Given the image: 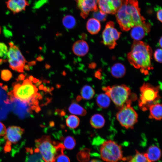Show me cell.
Returning a JSON list of instances; mask_svg holds the SVG:
<instances>
[{"label": "cell", "mask_w": 162, "mask_h": 162, "mask_svg": "<svg viewBox=\"0 0 162 162\" xmlns=\"http://www.w3.org/2000/svg\"><path fill=\"white\" fill-rule=\"evenodd\" d=\"M116 16L121 29L123 31H128L135 26L146 22L145 19L141 15L137 0H122L121 6Z\"/></svg>", "instance_id": "6da1fadb"}, {"label": "cell", "mask_w": 162, "mask_h": 162, "mask_svg": "<svg viewBox=\"0 0 162 162\" xmlns=\"http://www.w3.org/2000/svg\"><path fill=\"white\" fill-rule=\"evenodd\" d=\"M152 51L146 43L140 40H134L130 51L127 55L130 63L145 75L153 69L151 62Z\"/></svg>", "instance_id": "7a4b0ae2"}, {"label": "cell", "mask_w": 162, "mask_h": 162, "mask_svg": "<svg viewBox=\"0 0 162 162\" xmlns=\"http://www.w3.org/2000/svg\"><path fill=\"white\" fill-rule=\"evenodd\" d=\"M35 152L39 153L45 162H54L58 155L64 154L63 144L52 141L49 136H44L35 140Z\"/></svg>", "instance_id": "3957f363"}, {"label": "cell", "mask_w": 162, "mask_h": 162, "mask_svg": "<svg viewBox=\"0 0 162 162\" xmlns=\"http://www.w3.org/2000/svg\"><path fill=\"white\" fill-rule=\"evenodd\" d=\"M102 89L119 109L131 105L132 101L136 99V94L132 93L130 88L125 85L104 87Z\"/></svg>", "instance_id": "277c9868"}, {"label": "cell", "mask_w": 162, "mask_h": 162, "mask_svg": "<svg viewBox=\"0 0 162 162\" xmlns=\"http://www.w3.org/2000/svg\"><path fill=\"white\" fill-rule=\"evenodd\" d=\"M159 90V86L148 83H144L141 86L138 105L143 111L147 110L151 105L158 103L160 99Z\"/></svg>", "instance_id": "5b68a950"}, {"label": "cell", "mask_w": 162, "mask_h": 162, "mask_svg": "<svg viewBox=\"0 0 162 162\" xmlns=\"http://www.w3.org/2000/svg\"><path fill=\"white\" fill-rule=\"evenodd\" d=\"M38 88L28 79L24 80L22 83L14 85L10 92L16 98L24 103H29L37 95Z\"/></svg>", "instance_id": "8992f818"}, {"label": "cell", "mask_w": 162, "mask_h": 162, "mask_svg": "<svg viewBox=\"0 0 162 162\" xmlns=\"http://www.w3.org/2000/svg\"><path fill=\"white\" fill-rule=\"evenodd\" d=\"M100 152L101 159L107 162H118L123 157L121 146L111 140L103 142L100 148Z\"/></svg>", "instance_id": "52a82bcc"}, {"label": "cell", "mask_w": 162, "mask_h": 162, "mask_svg": "<svg viewBox=\"0 0 162 162\" xmlns=\"http://www.w3.org/2000/svg\"><path fill=\"white\" fill-rule=\"evenodd\" d=\"M131 105H128L119 109L116 118L121 126L126 129H133L137 123L138 115Z\"/></svg>", "instance_id": "ba28073f"}, {"label": "cell", "mask_w": 162, "mask_h": 162, "mask_svg": "<svg viewBox=\"0 0 162 162\" xmlns=\"http://www.w3.org/2000/svg\"><path fill=\"white\" fill-rule=\"evenodd\" d=\"M10 46L7 57L9 67L12 70L19 72H24V67L27 62L22 54L18 46L15 45L11 41L9 43Z\"/></svg>", "instance_id": "9c48e42d"}, {"label": "cell", "mask_w": 162, "mask_h": 162, "mask_svg": "<svg viewBox=\"0 0 162 162\" xmlns=\"http://www.w3.org/2000/svg\"><path fill=\"white\" fill-rule=\"evenodd\" d=\"M121 34L115 28L113 22H108L102 34L103 44L110 49H114L117 45L116 41L119 38Z\"/></svg>", "instance_id": "30bf717a"}, {"label": "cell", "mask_w": 162, "mask_h": 162, "mask_svg": "<svg viewBox=\"0 0 162 162\" xmlns=\"http://www.w3.org/2000/svg\"><path fill=\"white\" fill-rule=\"evenodd\" d=\"M122 0H98L99 10L106 14H115L121 7Z\"/></svg>", "instance_id": "8fae6325"}, {"label": "cell", "mask_w": 162, "mask_h": 162, "mask_svg": "<svg viewBox=\"0 0 162 162\" xmlns=\"http://www.w3.org/2000/svg\"><path fill=\"white\" fill-rule=\"evenodd\" d=\"M98 0H76L78 8L80 11V16L83 18H86L90 12L98 10Z\"/></svg>", "instance_id": "7c38bea8"}, {"label": "cell", "mask_w": 162, "mask_h": 162, "mask_svg": "<svg viewBox=\"0 0 162 162\" xmlns=\"http://www.w3.org/2000/svg\"><path fill=\"white\" fill-rule=\"evenodd\" d=\"M24 129L20 127L12 126L6 129L4 138L7 140V144L9 146L12 143H16L21 139L24 132Z\"/></svg>", "instance_id": "4fadbf2b"}, {"label": "cell", "mask_w": 162, "mask_h": 162, "mask_svg": "<svg viewBox=\"0 0 162 162\" xmlns=\"http://www.w3.org/2000/svg\"><path fill=\"white\" fill-rule=\"evenodd\" d=\"M150 24L146 22L144 24L135 26L131 28L130 36L135 40H140L150 31Z\"/></svg>", "instance_id": "5bb4252c"}, {"label": "cell", "mask_w": 162, "mask_h": 162, "mask_svg": "<svg viewBox=\"0 0 162 162\" xmlns=\"http://www.w3.org/2000/svg\"><path fill=\"white\" fill-rule=\"evenodd\" d=\"M6 3L7 8L14 14L25 10L29 5L27 0H7Z\"/></svg>", "instance_id": "9a60e30c"}, {"label": "cell", "mask_w": 162, "mask_h": 162, "mask_svg": "<svg viewBox=\"0 0 162 162\" xmlns=\"http://www.w3.org/2000/svg\"><path fill=\"white\" fill-rule=\"evenodd\" d=\"M72 49L75 55L79 56H82L88 53L89 47L86 41L83 40H80L74 44Z\"/></svg>", "instance_id": "2e32d148"}, {"label": "cell", "mask_w": 162, "mask_h": 162, "mask_svg": "<svg viewBox=\"0 0 162 162\" xmlns=\"http://www.w3.org/2000/svg\"><path fill=\"white\" fill-rule=\"evenodd\" d=\"M146 157L151 162H154L159 160L161 156V151L157 146L152 145L148 148L146 153Z\"/></svg>", "instance_id": "e0dca14e"}, {"label": "cell", "mask_w": 162, "mask_h": 162, "mask_svg": "<svg viewBox=\"0 0 162 162\" xmlns=\"http://www.w3.org/2000/svg\"><path fill=\"white\" fill-rule=\"evenodd\" d=\"M150 118L160 120L162 118V105L158 103L153 104L149 107Z\"/></svg>", "instance_id": "ac0fdd59"}, {"label": "cell", "mask_w": 162, "mask_h": 162, "mask_svg": "<svg viewBox=\"0 0 162 162\" xmlns=\"http://www.w3.org/2000/svg\"><path fill=\"white\" fill-rule=\"evenodd\" d=\"M88 31L92 34L98 33L101 28L100 21L93 18L88 20L86 25Z\"/></svg>", "instance_id": "d6986e66"}, {"label": "cell", "mask_w": 162, "mask_h": 162, "mask_svg": "<svg viewBox=\"0 0 162 162\" xmlns=\"http://www.w3.org/2000/svg\"><path fill=\"white\" fill-rule=\"evenodd\" d=\"M111 73L112 76L115 78H121L125 74L126 68L124 65L122 63H116L111 67Z\"/></svg>", "instance_id": "ffe728a7"}, {"label": "cell", "mask_w": 162, "mask_h": 162, "mask_svg": "<svg viewBox=\"0 0 162 162\" xmlns=\"http://www.w3.org/2000/svg\"><path fill=\"white\" fill-rule=\"evenodd\" d=\"M90 123L93 128L99 129L104 126L105 120L102 115L96 114L92 116L91 118Z\"/></svg>", "instance_id": "44dd1931"}, {"label": "cell", "mask_w": 162, "mask_h": 162, "mask_svg": "<svg viewBox=\"0 0 162 162\" xmlns=\"http://www.w3.org/2000/svg\"><path fill=\"white\" fill-rule=\"evenodd\" d=\"M110 98L105 93L99 94L96 100L98 105L102 108H107L110 104Z\"/></svg>", "instance_id": "7402d4cb"}, {"label": "cell", "mask_w": 162, "mask_h": 162, "mask_svg": "<svg viewBox=\"0 0 162 162\" xmlns=\"http://www.w3.org/2000/svg\"><path fill=\"white\" fill-rule=\"evenodd\" d=\"M68 110L72 114L82 116H85L87 113L84 108L76 102H73L70 104Z\"/></svg>", "instance_id": "603a6c76"}, {"label": "cell", "mask_w": 162, "mask_h": 162, "mask_svg": "<svg viewBox=\"0 0 162 162\" xmlns=\"http://www.w3.org/2000/svg\"><path fill=\"white\" fill-rule=\"evenodd\" d=\"M80 94L82 97L84 99L89 100L92 99L95 94L94 89L91 86L86 85L81 88Z\"/></svg>", "instance_id": "cb8c5ba5"}, {"label": "cell", "mask_w": 162, "mask_h": 162, "mask_svg": "<svg viewBox=\"0 0 162 162\" xmlns=\"http://www.w3.org/2000/svg\"><path fill=\"white\" fill-rule=\"evenodd\" d=\"M67 125L70 128L75 129L79 126L80 123L79 118L74 115H70L66 119Z\"/></svg>", "instance_id": "d4e9b609"}, {"label": "cell", "mask_w": 162, "mask_h": 162, "mask_svg": "<svg viewBox=\"0 0 162 162\" xmlns=\"http://www.w3.org/2000/svg\"><path fill=\"white\" fill-rule=\"evenodd\" d=\"M62 23L64 26L67 29H72L74 27L76 24L75 18L70 15H67L62 19Z\"/></svg>", "instance_id": "484cf974"}, {"label": "cell", "mask_w": 162, "mask_h": 162, "mask_svg": "<svg viewBox=\"0 0 162 162\" xmlns=\"http://www.w3.org/2000/svg\"><path fill=\"white\" fill-rule=\"evenodd\" d=\"M129 162H151L146 157L145 153L136 152L135 155L130 159Z\"/></svg>", "instance_id": "4316f807"}, {"label": "cell", "mask_w": 162, "mask_h": 162, "mask_svg": "<svg viewBox=\"0 0 162 162\" xmlns=\"http://www.w3.org/2000/svg\"><path fill=\"white\" fill-rule=\"evenodd\" d=\"M76 144L75 139L71 136H68L64 139L63 145L64 148L68 149H71L75 147Z\"/></svg>", "instance_id": "83f0119b"}, {"label": "cell", "mask_w": 162, "mask_h": 162, "mask_svg": "<svg viewBox=\"0 0 162 162\" xmlns=\"http://www.w3.org/2000/svg\"><path fill=\"white\" fill-rule=\"evenodd\" d=\"M93 16L94 18L99 21H103L106 20L107 15L106 14L98 10L96 11L93 12Z\"/></svg>", "instance_id": "f1b7e54d"}, {"label": "cell", "mask_w": 162, "mask_h": 162, "mask_svg": "<svg viewBox=\"0 0 162 162\" xmlns=\"http://www.w3.org/2000/svg\"><path fill=\"white\" fill-rule=\"evenodd\" d=\"M12 77L11 72L7 69H4L1 71V77L2 79L5 81H8L10 80Z\"/></svg>", "instance_id": "f546056e"}, {"label": "cell", "mask_w": 162, "mask_h": 162, "mask_svg": "<svg viewBox=\"0 0 162 162\" xmlns=\"http://www.w3.org/2000/svg\"><path fill=\"white\" fill-rule=\"evenodd\" d=\"M8 51L7 46L4 43L0 42V57L5 59L7 57Z\"/></svg>", "instance_id": "4dcf8cb0"}, {"label": "cell", "mask_w": 162, "mask_h": 162, "mask_svg": "<svg viewBox=\"0 0 162 162\" xmlns=\"http://www.w3.org/2000/svg\"><path fill=\"white\" fill-rule=\"evenodd\" d=\"M154 57L155 60L157 62L161 63L162 62V50L158 49L154 53Z\"/></svg>", "instance_id": "1f68e13d"}, {"label": "cell", "mask_w": 162, "mask_h": 162, "mask_svg": "<svg viewBox=\"0 0 162 162\" xmlns=\"http://www.w3.org/2000/svg\"><path fill=\"white\" fill-rule=\"evenodd\" d=\"M54 162H70V160L67 156L63 154L57 157Z\"/></svg>", "instance_id": "d6a6232c"}, {"label": "cell", "mask_w": 162, "mask_h": 162, "mask_svg": "<svg viewBox=\"0 0 162 162\" xmlns=\"http://www.w3.org/2000/svg\"><path fill=\"white\" fill-rule=\"evenodd\" d=\"M6 128L5 125L0 122V136H4L6 134Z\"/></svg>", "instance_id": "836d02e7"}, {"label": "cell", "mask_w": 162, "mask_h": 162, "mask_svg": "<svg viewBox=\"0 0 162 162\" xmlns=\"http://www.w3.org/2000/svg\"><path fill=\"white\" fill-rule=\"evenodd\" d=\"M157 17L158 20L162 22V9L160 7L159 8L157 11Z\"/></svg>", "instance_id": "e575fe53"}, {"label": "cell", "mask_w": 162, "mask_h": 162, "mask_svg": "<svg viewBox=\"0 0 162 162\" xmlns=\"http://www.w3.org/2000/svg\"><path fill=\"white\" fill-rule=\"evenodd\" d=\"M25 77V75L23 74H21L18 76V77L16 80L17 81L23 80L24 79Z\"/></svg>", "instance_id": "d590c367"}, {"label": "cell", "mask_w": 162, "mask_h": 162, "mask_svg": "<svg viewBox=\"0 0 162 162\" xmlns=\"http://www.w3.org/2000/svg\"><path fill=\"white\" fill-rule=\"evenodd\" d=\"M36 64V62L34 61H32L31 62L28 63V65L29 67H31L33 65H35Z\"/></svg>", "instance_id": "8d00e7d4"}, {"label": "cell", "mask_w": 162, "mask_h": 162, "mask_svg": "<svg viewBox=\"0 0 162 162\" xmlns=\"http://www.w3.org/2000/svg\"><path fill=\"white\" fill-rule=\"evenodd\" d=\"M96 66V64L94 63H92L89 65V67L91 68H94Z\"/></svg>", "instance_id": "74e56055"}, {"label": "cell", "mask_w": 162, "mask_h": 162, "mask_svg": "<svg viewBox=\"0 0 162 162\" xmlns=\"http://www.w3.org/2000/svg\"><path fill=\"white\" fill-rule=\"evenodd\" d=\"M44 58L41 56H38L36 60L39 61H41L43 60Z\"/></svg>", "instance_id": "f35d334b"}, {"label": "cell", "mask_w": 162, "mask_h": 162, "mask_svg": "<svg viewBox=\"0 0 162 162\" xmlns=\"http://www.w3.org/2000/svg\"><path fill=\"white\" fill-rule=\"evenodd\" d=\"M95 75L96 77L99 79H100V72L98 71L96 72L95 74Z\"/></svg>", "instance_id": "ab89813d"}, {"label": "cell", "mask_w": 162, "mask_h": 162, "mask_svg": "<svg viewBox=\"0 0 162 162\" xmlns=\"http://www.w3.org/2000/svg\"><path fill=\"white\" fill-rule=\"evenodd\" d=\"M24 68L27 71H29L30 70V69L29 68V66L28 65H26L24 66Z\"/></svg>", "instance_id": "60d3db41"}, {"label": "cell", "mask_w": 162, "mask_h": 162, "mask_svg": "<svg viewBox=\"0 0 162 162\" xmlns=\"http://www.w3.org/2000/svg\"><path fill=\"white\" fill-rule=\"evenodd\" d=\"M89 162H103L102 161L97 159H93Z\"/></svg>", "instance_id": "b9f144b4"}, {"label": "cell", "mask_w": 162, "mask_h": 162, "mask_svg": "<svg viewBox=\"0 0 162 162\" xmlns=\"http://www.w3.org/2000/svg\"><path fill=\"white\" fill-rule=\"evenodd\" d=\"M7 61V60H4L2 59H0V65L2 64L4 62H6Z\"/></svg>", "instance_id": "7bdbcfd3"}, {"label": "cell", "mask_w": 162, "mask_h": 162, "mask_svg": "<svg viewBox=\"0 0 162 162\" xmlns=\"http://www.w3.org/2000/svg\"><path fill=\"white\" fill-rule=\"evenodd\" d=\"M162 37H161L159 40V45L161 47H162Z\"/></svg>", "instance_id": "ee69618b"}, {"label": "cell", "mask_w": 162, "mask_h": 162, "mask_svg": "<svg viewBox=\"0 0 162 162\" xmlns=\"http://www.w3.org/2000/svg\"><path fill=\"white\" fill-rule=\"evenodd\" d=\"M34 79V78L32 76H29V80L31 81H32Z\"/></svg>", "instance_id": "f6af8a7d"}, {"label": "cell", "mask_w": 162, "mask_h": 162, "mask_svg": "<svg viewBox=\"0 0 162 162\" xmlns=\"http://www.w3.org/2000/svg\"><path fill=\"white\" fill-rule=\"evenodd\" d=\"M39 80H38L36 79V78H34L33 81L34 82L36 83V82H38Z\"/></svg>", "instance_id": "bcb514c9"}, {"label": "cell", "mask_w": 162, "mask_h": 162, "mask_svg": "<svg viewBox=\"0 0 162 162\" xmlns=\"http://www.w3.org/2000/svg\"><path fill=\"white\" fill-rule=\"evenodd\" d=\"M45 67L47 68H49L50 67V66L48 64H46L45 65Z\"/></svg>", "instance_id": "7dc6e473"}, {"label": "cell", "mask_w": 162, "mask_h": 162, "mask_svg": "<svg viewBox=\"0 0 162 162\" xmlns=\"http://www.w3.org/2000/svg\"><path fill=\"white\" fill-rule=\"evenodd\" d=\"M1 27L0 26V34L1 33Z\"/></svg>", "instance_id": "c3c4849f"}]
</instances>
